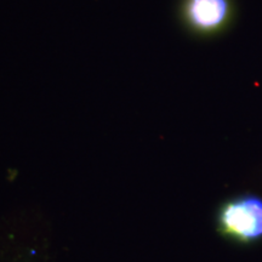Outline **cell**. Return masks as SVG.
<instances>
[{"label": "cell", "instance_id": "obj_1", "mask_svg": "<svg viewBox=\"0 0 262 262\" xmlns=\"http://www.w3.org/2000/svg\"><path fill=\"white\" fill-rule=\"evenodd\" d=\"M219 232L241 243L262 237V199L243 195L224 203L217 214Z\"/></svg>", "mask_w": 262, "mask_h": 262}, {"label": "cell", "instance_id": "obj_2", "mask_svg": "<svg viewBox=\"0 0 262 262\" xmlns=\"http://www.w3.org/2000/svg\"><path fill=\"white\" fill-rule=\"evenodd\" d=\"M227 15V0H185L183 4L186 22L201 33H210L220 28Z\"/></svg>", "mask_w": 262, "mask_h": 262}]
</instances>
